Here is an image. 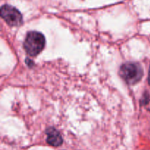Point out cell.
I'll return each instance as SVG.
<instances>
[{"mask_svg":"<svg viewBox=\"0 0 150 150\" xmlns=\"http://www.w3.org/2000/svg\"><path fill=\"white\" fill-rule=\"evenodd\" d=\"M45 45V36L41 32L32 31L28 32L26 35L23 43V48L28 55L35 57L43 50Z\"/></svg>","mask_w":150,"mask_h":150,"instance_id":"cell-1","label":"cell"},{"mask_svg":"<svg viewBox=\"0 0 150 150\" xmlns=\"http://www.w3.org/2000/svg\"><path fill=\"white\" fill-rule=\"evenodd\" d=\"M120 76L128 85H134L142 79L144 75L142 66L136 63H126L120 69Z\"/></svg>","mask_w":150,"mask_h":150,"instance_id":"cell-2","label":"cell"},{"mask_svg":"<svg viewBox=\"0 0 150 150\" xmlns=\"http://www.w3.org/2000/svg\"><path fill=\"white\" fill-rule=\"evenodd\" d=\"M1 16L10 26H18L23 23L21 13L14 7L8 4L1 7Z\"/></svg>","mask_w":150,"mask_h":150,"instance_id":"cell-3","label":"cell"},{"mask_svg":"<svg viewBox=\"0 0 150 150\" xmlns=\"http://www.w3.org/2000/svg\"><path fill=\"white\" fill-rule=\"evenodd\" d=\"M46 141L49 145L53 146H59L63 142L62 138L59 132L54 127H49L46 129Z\"/></svg>","mask_w":150,"mask_h":150,"instance_id":"cell-4","label":"cell"},{"mask_svg":"<svg viewBox=\"0 0 150 150\" xmlns=\"http://www.w3.org/2000/svg\"><path fill=\"white\" fill-rule=\"evenodd\" d=\"M148 80H149V83L150 84V67H149V77H148Z\"/></svg>","mask_w":150,"mask_h":150,"instance_id":"cell-5","label":"cell"}]
</instances>
